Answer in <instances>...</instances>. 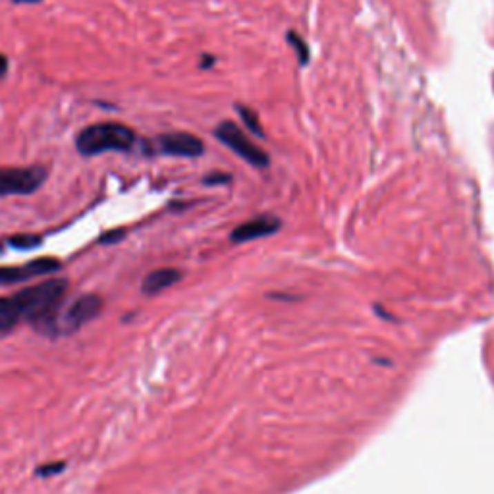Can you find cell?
<instances>
[{
	"label": "cell",
	"mask_w": 494,
	"mask_h": 494,
	"mask_svg": "<svg viewBox=\"0 0 494 494\" xmlns=\"http://www.w3.org/2000/svg\"><path fill=\"white\" fill-rule=\"evenodd\" d=\"M181 280V273L178 268H157L143 278L141 290L147 295H157L168 290L170 286Z\"/></svg>",
	"instance_id": "30bf717a"
},
{
	"label": "cell",
	"mask_w": 494,
	"mask_h": 494,
	"mask_svg": "<svg viewBox=\"0 0 494 494\" xmlns=\"http://www.w3.org/2000/svg\"><path fill=\"white\" fill-rule=\"evenodd\" d=\"M60 268V261L52 257H41L21 266H0V284H19L35 276L50 275Z\"/></svg>",
	"instance_id": "52a82bcc"
},
{
	"label": "cell",
	"mask_w": 494,
	"mask_h": 494,
	"mask_svg": "<svg viewBox=\"0 0 494 494\" xmlns=\"http://www.w3.org/2000/svg\"><path fill=\"white\" fill-rule=\"evenodd\" d=\"M64 467H66V464H64V462H55V464H48V466H41L37 469V475L39 477L57 475V473H60Z\"/></svg>",
	"instance_id": "5bb4252c"
},
{
	"label": "cell",
	"mask_w": 494,
	"mask_h": 494,
	"mask_svg": "<svg viewBox=\"0 0 494 494\" xmlns=\"http://www.w3.org/2000/svg\"><path fill=\"white\" fill-rule=\"evenodd\" d=\"M215 135L220 143H224L230 151H234L239 159L249 162L257 168H266L268 166V155L255 143L249 141L247 135L234 122H220L219 128L215 130Z\"/></svg>",
	"instance_id": "3957f363"
},
{
	"label": "cell",
	"mask_w": 494,
	"mask_h": 494,
	"mask_svg": "<svg viewBox=\"0 0 494 494\" xmlns=\"http://www.w3.org/2000/svg\"><path fill=\"white\" fill-rule=\"evenodd\" d=\"M286 39H288V43L294 47L295 55H297V60H299V64H307V62H309V47H307V43H305L304 39L299 37L295 31H290Z\"/></svg>",
	"instance_id": "7c38bea8"
},
{
	"label": "cell",
	"mask_w": 494,
	"mask_h": 494,
	"mask_svg": "<svg viewBox=\"0 0 494 494\" xmlns=\"http://www.w3.org/2000/svg\"><path fill=\"white\" fill-rule=\"evenodd\" d=\"M21 321H26V311H23L19 294L0 297V334L10 333Z\"/></svg>",
	"instance_id": "9c48e42d"
},
{
	"label": "cell",
	"mask_w": 494,
	"mask_h": 494,
	"mask_svg": "<svg viewBox=\"0 0 494 494\" xmlns=\"http://www.w3.org/2000/svg\"><path fill=\"white\" fill-rule=\"evenodd\" d=\"M14 2H18V4H23V2H28V4H33V2H39V0H14Z\"/></svg>",
	"instance_id": "e0dca14e"
},
{
	"label": "cell",
	"mask_w": 494,
	"mask_h": 494,
	"mask_svg": "<svg viewBox=\"0 0 494 494\" xmlns=\"http://www.w3.org/2000/svg\"><path fill=\"white\" fill-rule=\"evenodd\" d=\"M236 108H238L239 118L244 120V124H246L247 128L255 133L257 137H263L265 132H263V126H261V120H259V116H257L255 110H251V108H247V106L244 105H238Z\"/></svg>",
	"instance_id": "8fae6325"
},
{
	"label": "cell",
	"mask_w": 494,
	"mask_h": 494,
	"mask_svg": "<svg viewBox=\"0 0 494 494\" xmlns=\"http://www.w3.org/2000/svg\"><path fill=\"white\" fill-rule=\"evenodd\" d=\"M10 244L18 249H31V247H37L41 244V238L39 236H31V234H19V236H14L10 238Z\"/></svg>",
	"instance_id": "4fadbf2b"
},
{
	"label": "cell",
	"mask_w": 494,
	"mask_h": 494,
	"mask_svg": "<svg viewBox=\"0 0 494 494\" xmlns=\"http://www.w3.org/2000/svg\"><path fill=\"white\" fill-rule=\"evenodd\" d=\"M230 178L228 176H224V174H213V176H207L205 178V184H224V181H228Z\"/></svg>",
	"instance_id": "9a60e30c"
},
{
	"label": "cell",
	"mask_w": 494,
	"mask_h": 494,
	"mask_svg": "<svg viewBox=\"0 0 494 494\" xmlns=\"http://www.w3.org/2000/svg\"><path fill=\"white\" fill-rule=\"evenodd\" d=\"M157 151L170 157H201L205 145L197 135L188 132H172L157 137Z\"/></svg>",
	"instance_id": "8992f818"
},
{
	"label": "cell",
	"mask_w": 494,
	"mask_h": 494,
	"mask_svg": "<svg viewBox=\"0 0 494 494\" xmlns=\"http://www.w3.org/2000/svg\"><path fill=\"white\" fill-rule=\"evenodd\" d=\"M135 143V133L130 126L120 122L91 124L77 133L76 149L83 157H95L105 151H130Z\"/></svg>",
	"instance_id": "7a4b0ae2"
},
{
	"label": "cell",
	"mask_w": 494,
	"mask_h": 494,
	"mask_svg": "<svg viewBox=\"0 0 494 494\" xmlns=\"http://www.w3.org/2000/svg\"><path fill=\"white\" fill-rule=\"evenodd\" d=\"M103 311V299L97 294H83L68 305L58 317V334L77 333Z\"/></svg>",
	"instance_id": "5b68a950"
},
{
	"label": "cell",
	"mask_w": 494,
	"mask_h": 494,
	"mask_svg": "<svg viewBox=\"0 0 494 494\" xmlns=\"http://www.w3.org/2000/svg\"><path fill=\"white\" fill-rule=\"evenodd\" d=\"M6 72H8V58L0 55V77L6 76Z\"/></svg>",
	"instance_id": "2e32d148"
},
{
	"label": "cell",
	"mask_w": 494,
	"mask_h": 494,
	"mask_svg": "<svg viewBox=\"0 0 494 494\" xmlns=\"http://www.w3.org/2000/svg\"><path fill=\"white\" fill-rule=\"evenodd\" d=\"M280 228V220L270 215H263L239 224L238 228L232 232V241L234 244H244V241H253V239L266 238L270 234H275Z\"/></svg>",
	"instance_id": "ba28073f"
},
{
	"label": "cell",
	"mask_w": 494,
	"mask_h": 494,
	"mask_svg": "<svg viewBox=\"0 0 494 494\" xmlns=\"http://www.w3.org/2000/svg\"><path fill=\"white\" fill-rule=\"evenodd\" d=\"M45 166H23V168H0V195H29L47 180Z\"/></svg>",
	"instance_id": "277c9868"
},
{
	"label": "cell",
	"mask_w": 494,
	"mask_h": 494,
	"mask_svg": "<svg viewBox=\"0 0 494 494\" xmlns=\"http://www.w3.org/2000/svg\"><path fill=\"white\" fill-rule=\"evenodd\" d=\"M68 292V280L64 278H50L47 282L29 286L26 290L18 292L26 321L35 326L41 334H58V317H60V305Z\"/></svg>",
	"instance_id": "6da1fadb"
}]
</instances>
